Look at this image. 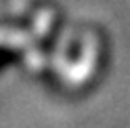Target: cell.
<instances>
[{
    "mask_svg": "<svg viewBox=\"0 0 130 128\" xmlns=\"http://www.w3.org/2000/svg\"><path fill=\"white\" fill-rule=\"evenodd\" d=\"M109 61V42L101 27L90 21L71 19L44 86L63 97L88 94L107 76Z\"/></svg>",
    "mask_w": 130,
    "mask_h": 128,
    "instance_id": "obj_2",
    "label": "cell"
},
{
    "mask_svg": "<svg viewBox=\"0 0 130 128\" xmlns=\"http://www.w3.org/2000/svg\"><path fill=\"white\" fill-rule=\"evenodd\" d=\"M71 19L51 0H23L0 13V82L44 84Z\"/></svg>",
    "mask_w": 130,
    "mask_h": 128,
    "instance_id": "obj_1",
    "label": "cell"
}]
</instances>
